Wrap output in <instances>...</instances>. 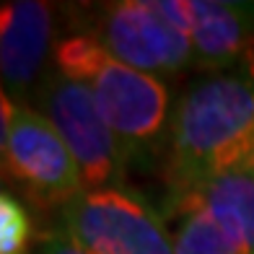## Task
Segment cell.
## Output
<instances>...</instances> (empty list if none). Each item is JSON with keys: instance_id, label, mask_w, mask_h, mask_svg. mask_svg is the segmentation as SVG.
I'll return each mask as SVG.
<instances>
[{"instance_id": "1", "label": "cell", "mask_w": 254, "mask_h": 254, "mask_svg": "<svg viewBox=\"0 0 254 254\" xmlns=\"http://www.w3.org/2000/svg\"><path fill=\"white\" fill-rule=\"evenodd\" d=\"M254 158V75H210L182 96L171 120L174 194L247 171Z\"/></svg>"}, {"instance_id": "2", "label": "cell", "mask_w": 254, "mask_h": 254, "mask_svg": "<svg viewBox=\"0 0 254 254\" xmlns=\"http://www.w3.org/2000/svg\"><path fill=\"white\" fill-rule=\"evenodd\" d=\"M55 70L91 88L104 122L130 161L145 151L164 130L169 114V91L156 75L112 57L107 47L88 34H73L55 50Z\"/></svg>"}, {"instance_id": "3", "label": "cell", "mask_w": 254, "mask_h": 254, "mask_svg": "<svg viewBox=\"0 0 254 254\" xmlns=\"http://www.w3.org/2000/svg\"><path fill=\"white\" fill-rule=\"evenodd\" d=\"M0 151L3 171L29 200L44 207L67 205L86 192L83 177L57 127L39 112L18 109L8 94L0 96Z\"/></svg>"}, {"instance_id": "4", "label": "cell", "mask_w": 254, "mask_h": 254, "mask_svg": "<svg viewBox=\"0 0 254 254\" xmlns=\"http://www.w3.org/2000/svg\"><path fill=\"white\" fill-rule=\"evenodd\" d=\"M63 231L91 254H174L161 218L120 187L86 190L67 202Z\"/></svg>"}, {"instance_id": "5", "label": "cell", "mask_w": 254, "mask_h": 254, "mask_svg": "<svg viewBox=\"0 0 254 254\" xmlns=\"http://www.w3.org/2000/svg\"><path fill=\"white\" fill-rule=\"evenodd\" d=\"M39 96L47 109V120L70 148L86 190L114 187L125 174L127 156L104 122L91 88L52 70L44 78Z\"/></svg>"}, {"instance_id": "6", "label": "cell", "mask_w": 254, "mask_h": 254, "mask_svg": "<svg viewBox=\"0 0 254 254\" xmlns=\"http://www.w3.org/2000/svg\"><path fill=\"white\" fill-rule=\"evenodd\" d=\"M99 42L120 63L148 75H171L194 60L190 34L169 24L156 0L114 3L104 13Z\"/></svg>"}, {"instance_id": "7", "label": "cell", "mask_w": 254, "mask_h": 254, "mask_svg": "<svg viewBox=\"0 0 254 254\" xmlns=\"http://www.w3.org/2000/svg\"><path fill=\"white\" fill-rule=\"evenodd\" d=\"M52 37V8L39 0H13L0 10L3 94H24L39 75Z\"/></svg>"}, {"instance_id": "8", "label": "cell", "mask_w": 254, "mask_h": 254, "mask_svg": "<svg viewBox=\"0 0 254 254\" xmlns=\"http://www.w3.org/2000/svg\"><path fill=\"white\" fill-rule=\"evenodd\" d=\"M190 39L200 67H228L254 50V3L190 0Z\"/></svg>"}, {"instance_id": "9", "label": "cell", "mask_w": 254, "mask_h": 254, "mask_svg": "<svg viewBox=\"0 0 254 254\" xmlns=\"http://www.w3.org/2000/svg\"><path fill=\"white\" fill-rule=\"evenodd\" d=\"M177 213L200 207L213 215V221L226 231V236L241 249V254H254V177L236 174L213 177L194 187L171 194Z\"/></svg>"}, {"instance_id": "10", "label": "cell", "mask_w": 254, "mask_h": 254, "mask_svg": "<svg viewBox=\"0 0 254 254\" xmlns=\"http://www.w3.org/2000/svg\"><path fill=\"white\" fill-rule=\"evenodd\" d=\"M179 215L182 221L174 239V254H241L207 210L190 207Z\"/></svg>"}, {"instance_id": "11", "label": "cell", "mask_w": 254, "mask_h": 254, "mask_svg": "<svg viewBox=\"0 0 254 254\" xmlns=\"http://www.w3.org/2000/svg\"><path fill=\"white\" fill-rule=\"evenodd\" d=\"M31 239V215L10 192L0 194V254H26Z\"/></svg>"}, {"instance_id": "12", "label": "cell", "mask_w": 254, "mask_h": 254, "mask_svg": "<svg viewBox=\"0 0 254 254\" xmlns=\"http://www.w3.org/2000/svg\"><path fill=\"white\" fill-rule=\"evenodd\" d=\"M37 254H91V252H86L78 241H73L67 236L65 231H52V234H47L39 241Z\"/></svg>"}, {"instance_id": "13", "label": "cell", "mask_w": 254, "mask_h": 254, "mask_svg": "<svg viewBox=\"0 0 254 254\" xmlns=\"http://www.w3.org/2000/svg\"><path fill=\"white\" fill-rule=\"evenodd\" d=\"M244 174H252V177H254V158H252V164H249V169L244 171Z\"/></svg>"}]
</instances>
